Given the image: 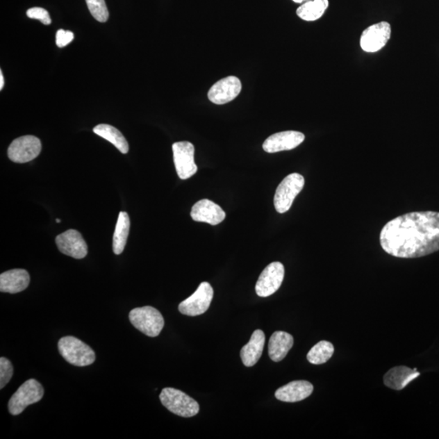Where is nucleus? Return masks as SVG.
I'll return each mask as SVG.
<instances>
[{
  "label": "nucleus",
  "instance_id": "obj_13",
  "mask_svg": "<svg viewBox=\"0 0 439 439\" xmlns=\"http://www.w3.org/2000/svg\"><path fill=\"white\" fill-rule=\"evenodd\" d=\"M56 242L60 252L75 259H83L87 256L88 247L81 233L69 230L56 238Z\"/></svg>",
  "mask_w": 439,
  "mask_h": 439
},
{
  "label": "nucleus",
  "instance_id": "obj_20",
  "mask_svg": "<svg viewBox=\"0 0 439 439\" xmlns=\"http://www.w3.org/2000/svg\"><path fill=\"white\" fill-rule=\"evenodd\" d=\"M294 345L293 336L284 331H276L269 342V355L274 362L283 361Z\"/></svg>",
  "mask_w": 439,
  "mask_h": 439
},
{
  "label": "nucleus",
  "instance_id": "obj_5",
  "mask_svg": "<svg viewBox=\"0 0 439 439\" xmlns=\"http://www.w3.org/2000/svg\"><path fill=\"white\" fill-rule=\"evenodd\" d=\"M304 184L301 174L294 173L286 176L276 190L274 199L276 211L281 214L288 212Z\"/></svg>",
  "mask_w": 439,
  "mask_h": 439
},
{
  "label": "nucleus",
  "instance_id": "obj_11",
  "mask_svg": "<svg viewBox=\"0 0 439 439\" xmlns=\"http://www.w3.org/2000/svg\"><path fill=\"white\" fill-rule=\"evenodd\" d=\"M390 35L391 26L388 22L374 24L363 31L360 41L361 49L369 53H374L383 49Z\"/></svg>",
  "mask_w": 439,
  "mask_h": 439
},
{
  "label": "nucleus",
  "instance_id": "obj_6",
  "mask_svg": "<svg viewBox=\"0 0 439 439\" xmlns=\"http://www.w3.org/2000/svg\"><path fill=\"white\" fill-rule=\"evenodd\" d=\"M44 390L35 379L23 383L8 402V411L13 416L21 414L30 405L40 402L44 397Z\"/></svg>",
  "mask_w": 439,
  "mask_h": 439
},
{
  "label": "nucleus",
  "instance_id": "obj_17",
  "mask_svg": "<svg viewBox=\"0 0 439 439\" xmlns=\"http://www.w3.org/2000/svg\"><path fill=\"white\" fill-rule=\"evenodd\" d=\"M31 276L25 270H12L0 275V291L17 294L25 290L30 284Z\"/></svg>",
  "mask_w": 439,
  "mask_h": 439
},
{
  "label": "nucleus",
  "instance_id": "obj_9",
  "mask_svg": "<svg viewBox=\"0 0 439 439\" xmlns=\"http://www.w3.org/2000/svg\"><path fill=\"white\" fill-rule=\"evenodd\" d=\"M174 160L176 174L183 180L192 178L198 170L194 162V147L188 141L173 144Z\"/></svg>",
  "mask_w": 439,
  "mask_h": 439
},
{
  "label": "nucleus",
  "instance_id": "obj_25",
  "mask_svg": "<svg viewBox=\"0 0 439 439\" xmlns=\"http://www.w3.org/2000/svg\"><path fill=\"white\" fill-rule=\"evenodd\" d=\"M90 13L99 22H106L109 13L104 0H85Z\"/></svg>",
  "mask_w": 439,
  "mask_h": 439
},
{
  "label": "nucleus",
  "instance_id": "obj_21",
  "mask_svg": "<svg viewBox=\"0 0 439 439\" xmlns=\"http://www.w3.org/2000/svg\"><path fill=\"white\" fill-rule=\"evenodd\" d=\"M131 220L126 212L119 213L115 232L113 235V251L121 255L126 245L129 233H130Z\"/></svg>",
  "mask_w": 439,
  "mask_h": 439
},
{
  "label": "nucleus",
  "instance_id": "obj_28",
  "mask_svg": "<svg viewBox=\"0 0 439 439\" xmlns=\"http://www.w3.org/2000/svg\"><path fill=\"white\" fill-rule=\"evenodd\" d=\"M74 39L73 32L59 30L56 33V45L59 47H65L69 44Z\"/></svg>",
  "mask_w": 439,
  "mask_h": 439
},
{
  "label": "nucleus",
  "instance_id": "obj_4",
  "mask_svg": "<svg viewBox=\"0 0 439 439\" xmlns=\"http://www.w3.org/2000/svg\"><path fill=\"white\" fill-rule=\"evenodd\" d=\"M133 326L151 338L160 335L165 326V320L156 308L151 306L136 308L129 315Z\"/></svg>",
  "mask_w": 439,
  "mask_h": 439
},
{
  "label": "nucleus",
  "instance_id": "obj_15",
  "mask_svg": "<svg viewBox=\"0 0 439 439\" xmlns=\"http://www.w3.org/2000/svg\"><path fill=\"white\" fill-rule=\"evenodd\" d=\"M190 216L194 222L217 226L225 220L226 214L218 204L211 200L204 199L199 200L194 205Z\"/></svg>",
  "mask_w": 439,
  "mask_h": 439
},
{
  "label": "nucleus",
  "instance_id": "obj_19",
  "mask_svg": "<svg viewBox=\"0 0 439 439\" xmlns=\"http://www.w3.org/2000/svg\"><path fill=\"white\" fill-rule=\"evenodd\" d=\"M265 343V333L257 329L252 333L249 342L242 348L240 356L243 365L247 367L254 366L263 353Z\"/></svg>",
  "mask_w": 439,
  "mask_h": 439
},
{
  "label": "nucleus",
  "instance_id": "obj_7",
  "mask_svg": "<svg viewBox=\"0 0 439 439\" xmlns=\"http://www.w3.org/2000/svg\"><path fill=\"white\" fill-rule=\"evenodd\" d=\"M213 295L212 285L204 281L192 297L179 304L180 313L189 317H197L206 313L213 301Z\"/></svg>",
  "mask_w": 439,
  "mask_h": 439
},
{
  "label": "nucleus",
  "instance_id": "obj_16",
  "mask_svg": "<svg viewBox=\"0 0 439 439\" xmlns=\"http://www.w3.org/2000/svg\"><path fill=\"white\" fill-rule=\"evenodd\" d=\"M313 392V386L307 381H294L276 390L275 397L283 402H299Z\"/></svg>",
  "mask_w": 439,
  "mask_h": 439
},
{
  "label": "nucleus",
  "instance_id": "obj_12",
  "mask_svg": "<svg viewBox=\"0 0 439 439\" xmlns=\"http://www.w3.org/2000/svg\"><path fill=\"white\" fill-rule=\"evenodd\" d=\"M241 90L240 80L235 76H229L215 83L210 88L208 97L210 101L215 104H225L237 98Z\"/></svg>",
  "mask_w": 439,
  "mask_h": 439
},
{
  "label": "nucleus",
  "instance_id": "obj_14",
  "mask_svg": "<svg viewBox=\"0 0 439 439\" xmlns=\"http://www.w3.org/2000/svg\"><path fill=\"white\" fill-rule=\"evenodd\" d=\"M304 140L305 135L299 131L276 133L267 138L263 143V149L268 154L293 150L301 144Z\"/></svg>",
  "mask_w": 439,
  "mask_h": 439
},
{
  "label": "nucleus",
  "instance_id": "obj_10",
  "mask_svg": "<svg viewBox=\"0 0 439 439\" xmlns=\"http://www.w3.org/2000/svg\"><path fill=\"white\" fill-rule=\"evenodd\" d=\"M285 276L284 265L273 262L262 272L256 285V294L260 297H269L280 288Z\"/></svg>",
  "mask_w": 439,
  "mask_h": 439
},
{
  "label": "nucleus",
  "instance_id": "obj_30",
  "mask_svg": "<svg viewBox=\"0 0 439 439\" xmlns=\"http://www.w3.org/2000/svg\"><path fill=\"white\" fill-rule=\"evenodd\" d=\"M292 1L297 3H303L309 1V0H292Z\"/></svg>",
  "mask_w": 439,
  "mask_h": 439
},
{
  "label": "nucleus",
  "instance_id": "obj_8",
  "mask_svg": "<svg viewBox=\"0 0 439 439\" xmlns=\"http://www.w3.org/2000/svg\"><path fill=\"white\" fill-rule=\"evenodd\" d=\"M42 150L41 141L35 136L26 135L17 138L8 150V158L15 163H27L39 156Z\"/></svg>",
  "mask_w": 439,
  "mask_h": 439
},
{
  "label": "nucleus",
  "instance_id": "obj_3",
  "mask_svg": "<svg viewBox=\"0 0 439 439\" xmlns=\"http://www.w3.org/2000/svg\"><path fill=\"white\" fill-rule=\"evenodd\" d=\"M162 404L181 417H192L199 412V405L189 395L174 388H165L160 395Z\"/></svg>",
  "mask_w": 439,
  "mask_h": 439
},
{
  "label": "nucleus",
  "instance_id": "obj_31",
  "mask_svg": "<svg viewBox=\"0 0 439 439\" xmlns=\"http://www.w3.org/2000/svg\"><path fill=\"white\" fill-rule=\"evenodd\" d=\"M56 222L57 223H60V219H56Z\"/></svg>",
  "mask_w": 439,
  "mask_h": 439
},
{
  "label": "nucleus",
  "instance_id": "obj_29",
  "mask_svg": "<svg viewBox=\"0 0 439 439\" xmlns=\"http://www.w3.org/2000/svg\"><path fill=\"white\" fill-rule=\"evenodd\" d=\"M4 85V79L2 71L0 72V90H2Z\"/></svg>",
  "mask_w": 439,
  "mask_h": 439
},
{
  "label": "nucleus",
  "instance_id": "obj_18",
  "mask_svg": "<svg viewBox=\"0 0 439 439\" xmlns=\"http://www.w3.org/2000/svg\"><path fill=\"white\" fill-rule=\"evenodd\" d=\"M417 369H410L407 366H397L390 370L384 376V384L388 388L401 390L406 388L414 379L420 376Z\"/></svg>",
  "mask_w": 439,
  "mask_h": 439
},
{
  "label": "nucleus",
  "instance_id": "obj_27",
  "mask_svg": "<svg viewBox=\"0 0 439 439\" xmlns=\"http://www.w3.org/2000/svg\"><path fill=\"white\" fill-rule=\"evenodd\" d=\"M26 14L28 17L36 19V20L40 21L44 25H50L51 23L49 13L44 8H32L28 9Z\"/></svg>",
  "mask_w": 439,
  "mask_h": 439
},
{
  "label": "nucleus",
  "instance_id": "obj_26",
  "mask_svg": "<svg viewBox=\"0 0 439 439\" xmlns=\"http://www.w3.org/2000/svg\"><path fill=\"white\" fill-rule=\"evenodd\" d=\"M13 375V367L10 361L6 357L0 358V388L3 389Z\"/></svg>",
  "mask_w": 439,
  "mask_h": 439
},
{
  "label": "nucleus",
  "instance_id": "obj_22",
  "mask_svg": "<svg viewBox=\"0 0 439 439\" xmlns=\"http://www.w3.org/2000/svg\"><path fill=\"white\" fill-rule=\"evenodd\" d=\"M93 131L94 133H97V135L111 142L122 154H128V142L126 138L123 136L122 133L119 131L117 128L107 125V124H100V125L94 128Z\"/></svg>",
  "mask_w": 439,
  "mask_h": 439
},
{
  "label": "nucleus",
  "instance_id": "obj_2",
  "mask_svg": "<svg viewBox=\"0 0 439 439\" xmlns=\"http://www.w3.org/2000/svg\"><path fill=\"white\" fill-rule=\"evenodd\" d=\"M58 349L62 357L69 364L75 366H88L95 361V354L92 348L75 337L67 336L60 338Z\"/></svg>",
  "mask_w": 439,
  "mask_h": 439
},
{
  "label": "nucleus",
  "instance_id": "obj_23",
  "mask_svg": "<svg viewBox=\"0 0 439 439\" xmlns=\"http://www.w3.org/2000/svg\"><path fill=\"white\" fill-rule=\"evenodd\" d=\"M329 7V0H309L300 6L297 11L302 20L315 22L321 18Z\"/></svg>",
  "mask_w": 439,
  "mask_h": 439
},
{
  "label": "nucleus",
  "instance_id": "obj_24",
  "mask_svg": "<svg viewBox=\"0 0 439 439\" xmlns=\"http://www.w3.org/2000/svg\"><path fill=\"white\" fill-rule=\"evenodd\" d=\"M335 347L331 342L321 341L317 343L307 355V359L313 365H322L332 357Z\"/></svg>",
  "mask_w": 439,
  "mask_h": 439
},
{
  "label": "nucleus",
  "instance_id": "obj_1",
  "mask_svg": "<svg viewBox=\"0 0 439 439\" xmlns=\"http://www.w3.org/2000/svg\"><path fill=\"white\" fill-rule=\"evenodd\" d=\"M380 243L397 258H419L439 251V213H409L391 220L381 231Z\"/></svg>",
  "mask_w": 439,
  "mask_h": 439
}]
</instances>
